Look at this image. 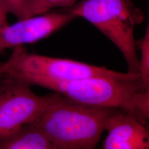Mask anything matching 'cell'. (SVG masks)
Instances as JSON below:
<instances>
[{"label":"cell","instance_id":"obj_1","mask_svg":"<svg viewBox=\"0 0 149 149\" xmlns=\"http://www.w3.org/2000/svg\"><path fill=\"white\" fill-rule=\"evenodd\" d=\"M31 85L41 86L74 101L91 106L120 109L133 114L148 124L149 88L141 79H122L95 76L63 81L38 74H10Z\"/></svg>","mask_w":149,"mask_h":149},{"label":"cell","instance_id":"obj_2","mask_svg":"<svg viewBox=\"0 0 149 149\" xmlns=\"http://www.w3.org/2000/svg\"><path fill=\"white\" fill-rule=\"evenodd\" d=\"M112 108L82 104L55 93L33 123L45 133L55 149H94Z\"/></svg>","mask_w":149,"mask_h":149},{"label":"cell","instance_id":"obj_3","mask_svg":"<svg viewBox=\"0 0 149 149\" xmlns=\"http://www.w3.org/2000/svg\"><path fill=\"white\" fill-rule=\"evenodd\" d=\"M68 8L67 12L90 22L117 47L128 72L140 74L134 27L143 17L128 0H82Z\"/></svg>","mask_w":149,"mask_h":149},{"label":"cell","instance_id":"obj_4","mask_svg":"<svg viewBox=\"0 0 149 149\" xmlns=\"http://www.w3.org/2000/svg\"><path fill=\"white\" fill-rule=\"evenodd\" d=\"M21 47H17L8 60L0 63V71L2 74H31L63 81L95 76L141 79L140 74L123 73L108 69L106 67L97 66L69 59L28 53Z\"/></svg>","mask_w":149,"mask_h":149},{"label":"cell","instance_id":"obj_5","mask_svg":"<svg viewBox=\"0 0 149 149\" xmlns=\"http://www.w3.org/2000/svg\"><path fill=\"white\" fill-rule=\"evenodd\" d=\"M31 86L6 75L0 82V140L33 122L50 101L52 94L38 96Z\"/></svg>","mask_w":149,"mask_h":149},{"label":"cell","instance_id":"obj_6","mask_svg":"<svg viewBox=\"0 0 149 149\" xmlns=\"http://www.w3.org/2000/svg\"><path fill=\"white\" fill-rule=\"evenodd\" d=\"M75 18L69 12L45 13L8 24L0 28V53L48 37Z\"/></svg>","mask_w":149,"mask_h":149},{"label":"cell","instance_id":"obj_7","mask_svg":"<svg viewBox=\"0 0 149 149\" xmlns=\"http://www.w3.org/2000/svg\"><path fill=\"white\" fill-rule=\"evenodd\" d=\"M108 136L105 149H148L149 130L147 124L133 114L112 108L104 122Z\"/></svg>","mask_w":149,"mask_h":149},{"label":"cell","instance_id":"obj_8","mask_svg":"<svg viewBox=\"0 0 149 149\" xmlns=\"http://www.w3.org/2000/svg\"><path fill=\"white\" fill-rule=\"evenodd\" d=\"M0 149H55L47 135L36 125L29 123L0 140Z\"/></svg>","mask_w":149,"mask_h":149},{"label":"cell","instance_id":"obj_9","mask_svg":"<svg viewBox=\"0 0 149 149\" xmlns=\"http://www.w3.org/2000/svg\"><path fill=\"white\" fill-rule=\"evenodd\" d=\"M77 0H27L24 6L23 19L39 16L57 7H70Z\"/></svg>","mask_w":149,"mask_h":149},{"label":"cell","instance_id":"obj_10","mask_svg":"<svg viewBox=\"0 0 149 149\" xmlns=\"http://www.w3.org/2000/svg\"><path fill=\"white\" fill-rule=\"evenodd\" d=\"M139 48L141 57L139 59V74L144 87L149 88V26L148 25L143 39L140 41Z\"/></svg>","mask_w":149,"mask_h":149},{"label":"cell","instance_id":"obj_11","mask_svg":"<svg viewBox=\"0 0 149 149\" xmlns=\"http://www.w3.org/2000/svg\"><path fill=\"white\" fill-rule=\"evenodd\" d=\"M8 13L16 16L18 20L23 19V13L27 0H1Z\"/></svg>","mask_w":149,"mask_h":149},{"label":"cell","instance_id":"obj_12","mask_svg":"<svg viewBox=\"0 0 149 149\" xmlns=\"http://www.w3.org/2000/svg\"><path fill=\"white\" fill-rule=\"evenodd\" d=\"M8 13L5 6L0 0V28L8 24L7 20V15Z\"/></svg>","mask_w":149,"mask_h":149},{"label":"cell","instance_id":"obj_13","mask_svg":"<svg viewBox=\"0 0 149 149\" xmlns=\"http://www.w3.org/2000/svg\"><path fill=\"white\" fill-rule=\"evenodd\" d=\"M4 76H5V75L2 74L1 72V71H0V82H1V81L2 80V79H3Z\"/></svg>","mask_w":149,"mask_h":149}]
</instances>
